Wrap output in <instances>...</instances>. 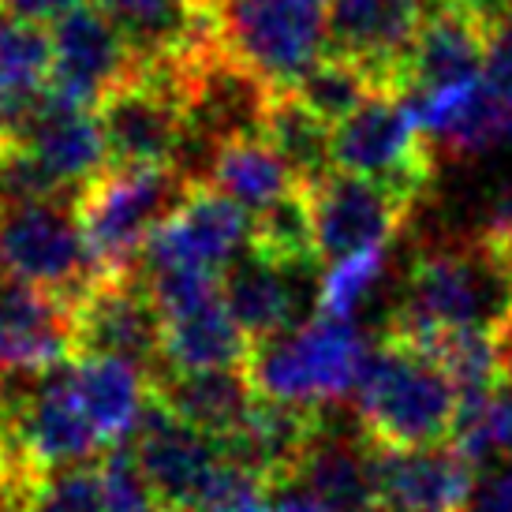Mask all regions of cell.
<instances>
[{
	"instance_id": "30bf717a",
	"label": "cell",
	"mask_w": 512,
	"mask_h": 512,
	"mask_svg": "<svg viewBox=\"0 0 512 512\" xmlns=\"http://www.w3.org/2000/svg\"><path fill=\"white\" fill-rule=\"evenodd\" d=\"M109 161L139 169H172L184 143V98L172 64H143L98 109Z\"/></svg>"
},
{
	"instance_id": "7c38bea8",
	"label": "cell",
	"mask_w": 512,
	"mask_h": 512,
	"mask_svg": "<svg viewBox=\"0 0 512 512\" xmlns=\"http://www.w3.org/2000/svg\"><path fill=\"white\" fill-rule=\"evenodd\" d=\"M318 262H337L367 247H389V240L412 217V202L367 176L329 169L314 184H303Z\"/></svg>"
},
{
	"instance_id": "83f0119b",
	"label": "cell",
	"mask_w": 512,
	"mask_h": 512,
	"mask_svg": "<svg viewBox=\"0 0 512 512\" xmlns=\"http://www.w3.org/2000/svg\"><path fill=\"white\" fill-rule=\"evenodd\" d=\"M494 337H498V385H494V397L486 404L483 419L471 430H464L460 438H453L479 464V471L498 464V460H512V314L494 329Z\"/></svg>"
},
{
	"instance_id": "1f68e13d",
	"label": "cell",
	"mask_w": 512,
	"mask_h": 512,
	"mask_svg": "<svg viewBox=\"0 0 512 512\" xmlns=\"http://www.w3.org/2000/svg\"><path fill=\"white\" fill-rule=\"evenodd\" d=\"M101 479V512H169L146 483L131 445H113L98 464Z\"/></svg>"
},
{
	"instance_id": "4dcf8cb0",
	"label": "cell",
	"mask_w": 512,
	"mask_h": 512,
	"mask_svg": "<svg viewBox=\"0 0 512 512\" xmlns=\"http://www.w3.org/2000/svg\"><path fill=\"white\" fill-rule=\"evenodd\" d=\"M23 512H101V479L98 468L72 464L30 475Z\"/></svg>"
},
{
	"instance_id": "5b68a950",
	"label": "cell",
	"mask_w": 512,
	"mask_h": 512,
	"mask_svg": "<svg viewBox=\"0 0 512 512\" xmlns=\"http://www.w3.org/2000/svg\"><path fill=\"white\" fill-rule=\"evenodd\" d=\"M191 180L176 169L109 165L75 195V214L101 277H128L161 221L184 202Z\"/></svg>"
},
{
	"instance_id": "d6986e66",
	"label": "cell",
	"mask_w": 512,
	"mask_h": 512,
	"mask_svg": "<svg viewBox=\"0 0 512 512\" xmlns=\"http://www.w3.org/2000/svg\"><path fill=\"white\" fill-rule=\"evenodd\" d=\"M408 105L419 131L430 139L434 154H449L453 161L483 157L498 146L512 143V105L486 86V79L441 86L400 98Z\"/></svg>"
},
{
	"instance_id": "52a82bcc",
	"label": "cell",
	"mask_w": 512,
	"mask_h": 512,
	"mask_svg": "<svg viewBox=\"0 0 512 512\" xmlns=\"http://www.w3.org/2000/svg\"><path fill=\"white\" fill-rule=\"evenodd\" d=\"M0 273L75 303L101 281L75 199L0 202Z\"/></svg>"
},
{
	"instance_id": "e575fe53",
	"label": "cell",
	"mask_w": 512,
	"mask_h": 512,
	"mask_svg": "<svg viewBox=\"0 0 512 512\" xmlns=\"http://www.w3.org/2000/svg\"><path fill=\"white\" fill-rule=\"evenodd\" d=\"M468 512H512V460H498L479 471Z\"/></svg>"
},
{
	"instance_id": "836d02e7",
	"label": "cell",
	"mask_w": 512,
	"mask_h": 512,
	"mask_svg": "<svg viewBox=\"0 0 512 512\" xmlns=\"http://www.w3.org/2000/svg\"><path fill=\"white\" fill-rule=\"evenodd\" d=\"M483 79L505 105H512V19H494L490 23Z\"/></svg>"
},
{
	"instance_id": "d4e9b609",
	"label": "cell",
	"mask_w": 512,
	"mask_h": 512,
	"mask_svg": "<svg viewBox=\"0 0 512 512\" xmlns=\"http://www.w3.org/2000/svg\"><path fill=\"white\" fill-rule=\"evenodd\" d=\"M206 184L228 195V199L243 206L251 217L273 210L277 202L292 199L299 187V176L288 169V161L273 150L262 135H243V139H228L217 146Z\"/></svg>"
},
{
	"instance_id": "cb8c5ba5",
	"label": "cell",
	"mask_w": 512,
	"mask_h": 512,
	"mask_svg": "<svg viewBox=\"0 0 512 512\" xmlns=\"http://www.w3.org/2000/svg\"><path fill=\"white\" fill-rule=\"evenodd\" d=\"M154 400L180 415L187 427L202 430L217 445L243 427L255 404V385L247 367L232 370H154Z\"/></svg>"
},
{
	"instance_id": "f546056e",
	"label": "cell",
	"mask_w": 512,
	"mask_h": 512,
	"mask_svg": "<svg viewBox=\"0 0 512 512\" xmlns=\"http://www.w3.org/2000/svg\"><path fill=\"white\" fill-rule=\"evenodd\" d=\"M385 255L389 247H367L337 262H326V270L314 285V311L329 318H352L374 296V288L382 285Z\"/></svg>"
},
{
	"instance_id": "f1b7e54d",
	"label": "cell",
	"mask_w": 512,
	"mask_h": 512,
	"mask_svg": "<svg viewBox=\"0 0 512 512\" xmlns=\"http://www.w3.org/2000/svg\"><path fill=\"white\" fill-rule=\"evenodd\" d=\"M292 94H296L318 120H326L329 128H333V124H341L344 116L356 113L367 98L382 94V90H378V83L359 68L356 60L326 53L311 72L303 75V83H299Z\"/></svg>"
},
{
	"instance_id": "4316f807",
	"label": "cell",
	"mask_w": 512,
	"mask_h": 512,
	"mask_svg": "<svg viewBox=\"0 0 512 512\" xmlns=\"http://www.w3.org/2000/svg\"><path fill=\"white\" fill-rule=\"evenodd\" d=\"M262 139L285 157L299 184H314L318 176L333 169V154H329L333 128L326 120H318L296 94H273L262 120Z\"/></svg>"
},
{
	"instance_id": "7a4b0ae2",
	"label": "cell",
	"mask_w": 512,
	"mask_h": 512,
	"mask_svg": "<svg viewBox=\"0 0 512 512\" xmlns=\"http://www.w3.org/2000/svg\"><path fill=\"white\" fill-rule=\"evenodd\" d=\"M352 412L374 445L423 449L453 441L460 400L449 374L404 337L382 333L352 393Z\"/></svg>"
},
{
	"instance_id": "484cf974",
	"label": "cell",
	"mask_w": 512,
	"mask_h": 512,
	"mask_svg": "<svg viewBox=\"0 0 512 512\" xmlns=\"http://www.w3.org/2000/svg\"><path fill=\"white\" fill-rule=\"evenodd\" d=\"M53 45L42 23L0 8V128H12L49 86Z\"/></svg>"
},
{
	"instance_id": "4fadbf2b",
	"label": "cell",
	"mask_w": 512,
	"mask_h": 512,
	"mask_svg": "<svg viewBox=\"0 0 512 512\" xmlns=\"http://www.w3.org/2000/svg\"><path fill=\"white\" fill-rule=\"evenodd\" d=\"M49 45V90L83 109H101V101L143 68L120 27L94 4H75L60 15L49 30Z\"/></svg>"
},
{
	"instance_id": "ac0fdd59",
	"label": "cell",
	"mask_w": 512,
	"mask_h": 512,
	"mask_svg": "<svg viewBox=\"0 0 512 512\" xmlns=\"http://www.w3.org/2000/svg\"><path fill=\"white\" fill-rule=\"evenodd\" d=\"M131 453L169 512L195 509L206 483L225 460V449L214 438L187 427L180 415H172L157 400H150L143 423L131 438Z\"/></svg>"
},
{
	"instance_id": "8fae6325",
	"label": "cell",
	"mask_w": 512,
	"mask_h": 512,
	"mask_svg": "<svg viewBox=\"0 0 512 512\" xmlns=\"http://www.w3.org/2000/svg\"><path fill=\"white\" fill-rule=\"evenodd\" d=\"M251 232L255 217L243 206H236L210 184H195L150 236L143 266L146 273L195 270L221 277L236 258L251 251Z\"/></svg>"
},
{
	"instance_id": "f35d334b",
	"label": "cell",
	"mask_w": 512,
	"mask_h": 512,
	"mask_svg": "<svg viewBox=\"0 0 512 512\" xmlns=\"http://www.w3.org/2000/svg\"><path fill=\"white\" fill-rule=\"evenodd\" d=\"M490 243V240H486ZM494 247V255L501 258V270H505V277H509V288H512V240H501V243H490Z\"/></svg>"
},
{
	"instance_id": "74e56055",
	"label": "cell",
	"mask_w": 512,
	"mask_h": 512,
	"mask_svg": "<svg viewBox=\"0 0 512 512\" xmlns=\"http://www.w3.org/2000/svg\"><path fill=\"white\" fill-rule=\"evenodd\" d=\"M479 12L494 23V19H512V0H475Z\"/></svg>"
},
{
	"instance_id": "277c9868",
	"label": "cell",
	"mask_w": 512,
	"mask_h": 512,
	"mask_svg": "<svg viewBox=\"0 0 512 512\" xmlns=\"http://www.w3.org/2000/svg\"><path fill=\"white\" fill-rule=\"evenodd\" d=\"M210 19L217 49L273 94H292L329 53V0H210Z\"/></svg>"
},
{
	"instance_id": "2e32d148",
	"label": "cell",
	"mask_w": 512,
	"mask_h": 512,
	"mask_svg": "<svg viewBox=\"0 0 512 512\" xmlns=\"http://www.w3.org/2000/svg\"><path fill=\"white\" fill-rule=\"evenodd\" d=\"M75 352H98L139 363L154 374L161 359V318L139 273L101 277L72 303Z\"/></svg>"
},
{
	"instance_id": "3957f363",
	"label": "cell",
	"mask_w": 512,
	"mask_h": 512,
	"mask_svg": "<svg viewBox=\"0 0 512 512\" xmlns=\"http://www.w3.org/2000/svg\"><path fill=\"white\" fill-rule=\"evenodd\" d=\"M370 344L352 318H329L314 311L299 326L251 348L247 378L258 397L292 408H341L352 400L367 367Z\"/></svg>"
},
{
	"instance_id": "ffe728a7",
	"label": "cell",
	"mask_w": 512,
	"mask_h": 512,
	"mask_svg": "<svg viewBox=\"0 0 512 512\" xmlns=\"http://www.w3.org/2000/svg\"><path fill=\"white\" fill-rule=\"evenodd\" d=\"M490 19L475 0H430V12L419 27L412 53L404 60L400 98L471 83L483 75Z\"/></svg>"
},
{
	"instance_id": "8d00e7d4",
	"label": "cell",
	"mask_w": 512,
	"mask_h": 512,
	"mask_svg": "<svg viewBox=\"0 0 512 512\" xmlns=\"http://www.w3.org/2000/svg\"><path fill=\"white\" fill-rule=\"evenodd\" d=\"M79 0H0L4 12L30 19V23H57L60 15H68Z\"/></svg>"
},
{
	"instance_id": "9c48e42d",
	"label": "cell",
	"mask_w": 512,
	"mask_h": 512,
	"mask_svg": "<svg viewBox=\"0 0 512 512\" xmlns=\"http://www.w3.org/2000/svg\"><path fill=\"white\" fill-rule=\"evenodd\" d=\"M333 169L385 184L412 206L427 199L438 172V154L419 131L408 105L393 94H374L352 116L333 124Z\"/></svg>"
},
{
	"instance_id": "7402d4cb",
	"label": "cell",
	"mask_w": 512,
	"mask_h": 512,
	"mask_svg": "<svg viewBox=\"0 0 512 512\" xmlns=\"http://www.w3.org/2000/svg\"><path fill=\"white\" fill-rule=\"evenodd\" d=\"M68 374H72L75 400L101 445L105 449L128 445L154 400V385H150L146 367L120 356L79 352L75 359H68Z\"/></svg>"
},
{
	"instance_id": "d590c367",
	"label": "cell",
	"mask_w": 512,
	"mask_h": 512,
	"mask_svg": "<svg viewBox=\"0 0 512 512\" xmlns=\"http://www.w3.org/2000/svg\"><path fill=\"white\" fill-rule=\"evenodd\" d=\"M273 512H344L337 505H329L326 498H318L314 490L303 483H277L273 486Z\"/></svg>"
},
{
	"instance_id": "9a60e30c",
	"label": "cell",
	"mask_w": 512,
	"mask_h": 512,
	"mask_svg": "<svg viewBox=\"0 0 512 512\" xmlns=\"http://www.w3.org/2000/svg\"><path fill=\"white\" fill-rule=\"evenodd\" d=\"M0 135L27 146L42 161V169L57 180L60 191L72 199L109 169V146L94 109L64 101L49 86L12 128H0Z\"/></svg>"
},
{
	"instance_id": "ba28073f",
	"label": "cell",
	"mask_w": 512,
	"mask_h": 512,
	"mask_svg": "<svg viewBox=\"0 0 512 512\" xmlns=\"http://www.w3.org/2000/svg\"><path fill=\"white\" fill-rule=\"evenodd\" d=\"M161 318V359L154 370H232L247 367L251 341L232 322L221 277L195 270L143 273Z\"/></svg>"
},
{
	"instance_id": "e0dca14e",
	"label": "cell",
	"mask_w": 512,
	"mask_h": 512,
	"mask_svg": "<svg viewBox=\"0 0 512 512\" xmlns=\"http://www.w3.org/2000/svg\"><path fill=\"white\" fill-rule=\"evenodd\" d=\"M479 464L456 441L423 449L374 445L378 512H468Z\"/></svg>"
},
{
	"instance_id": "603a6c76",
	"label": "cell",
	"mask_w": 512,
	"mask_h": 512,
	"mask_svg": "<svg viewBox=\"0 0 512 512\" xmlns=\"http://www.w3.org/2000/svg\"><path fill=\"white\" fill-rule=\"evenodd\" d=\"M113 19L143 64H180L214 42L210 0H90Z\"/></svg>"
},
{
	"instance_id": "8992f818",
	"label": "cell",
	"mask_w": 512,
	"mask_h": 512,
	"mask_svg": "<svg viewBox=\"0 0 512 512\" xmlns=\"http://www.w3.org/2000/svg\"><path fill=\"white\" fill-rule=\"evenodd\" d=\"M0 419L8 430L15 468L38 471L86 464L101 441L72 389L68 359L42 370H15L0 378Z\"/></svg>"
},
{
	"instance_id": "d6a6232c",
	"label": "cell",
	"mask_w": 512,
	"mask_h": 512,
	"mask_svg": "<svg viewBox=\"0 0 512 512\" xmlns=\"http://www.w3.org/2000/svg\"><path fill=\"white\" fill-rule=\"evenodd\" d=\"M191 512H273V483L262 471L225 456Z\"/></svg>"
},
{
	"instance_id": "44dd1931",
	"label": "cell",
	"mask_w": 512,
	"mask_h": 512,
	"mask_svg": "<svg viewBox=\"0 0 512 512\" xmlns=\"http://www.w3.org/2000/svg\"><path fill=\"white\" fill-rule=\"evenodd\" d=\"M307 273L311 266H285L258 251L240 255L221 273V299L251 348L299 326Z\"/></svg>"
},
{
	"instance_id": "6da1fadb",
	"label": "cell",
	"mask_w": 512,
	"mask_h": 512,
	"mask_svg": "<svg viewBox=\"0 0 512 512\" xmlns=\"http://www.w3.org/2000/svg\"><path fill=\"white\" fill-rule=\"evenodd\" d=\"M512 314V288L494 247L475 240H430L408 262L389 333L498 329Z\"/></svg>"
},
{
	"instance_id": "5bb4252c",
	"label": "cell",
	"mask_w": 512,
	"mask_h": 512,
	"mask_svg": "<svg viewBox=\"0 0 512 512\" xmlns=\"http://www.w3.org/2000/svg\"><path fill=\"white\" fill-rule=\"evenodd\" d=\"M427 12L430 0H329V53L356 60L382 94L400 98L404 60Z\"/></svg>"
}]
</instances>
